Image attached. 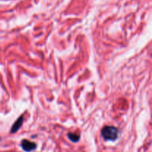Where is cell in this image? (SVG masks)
I'll list each match as a JSON object with an SVG mask.
<instances>
[{
    "instance_id": "cell-4",
    "label": "cell",
    "mask_w": 152,
    "mask_h": 152,
    "mask_svg": "<svg viewBox=\"0 0 152 152\" xmlns=\"http://www.w3.org/2000/svg\"><path fill=\"white\" fill-rule=\"evenodd\" d=\"M68 139L71 141H72L73 142H77L80 140V136L74 133H68Z\"/></svg>"
},
{
    "instance_id": "cell-3",
    "label": "cell",
    "mask_w": 152,
    "mask_h": 152,
    "mask_svg": "<svg viewBox=\"0 0 152 152\" xmlns=\"http://www.w3.org/2000/svg\"><path fill=\"white\" fill-rule=\"evenodd\" d=\"M22 123H23V117H22V116H21V117H19V118L18 119L16 122H15L14 124L13 125L10 132H11V133H15V132H17V131L20 129L21 126H22Z\"/></svg>"
},
{
    "instance_id": "cell-2",
    "label": "cell",
    "mask_w": 152,
    "mask_h": 152,
    "mask_svg": "<svg viewBox=\"0 0 152 152\" xmlns=\"http://www.w3.org/2000/svg\"><path fill=\"white\" fill-rule=\"evenodd\" d=\"M21 146H22V149L25 151L31 152L34 151V149H36V148H37V144L35 142L27 140H23L22 141V143H21Z\"/></svg>"
},
{
    "instance_id": "cell-1",
    "label": "cell",
    "mask_w": 152,
    "mask_h": 152,
    "mask_svg": "<svg viewBox=\"0 0 152 152\" xmlns=\"http://www.w3.org/2000/svg\"><path fill=\"white\" fill-rule=\"evenodd\" d=\"M102 136L105 140L114 141L118 137V130L114 126H105L102 129Z\"/></svg>"
}]
</instances>
